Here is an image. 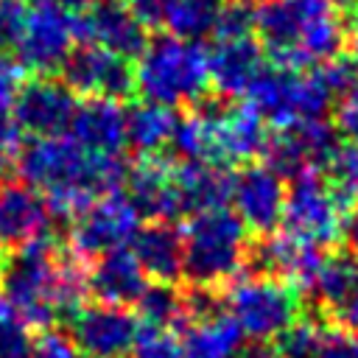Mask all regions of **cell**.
<instances>
[{"label": "cell", "instance_id": "e0dca14e", "mask_svg": "<svg viewBox=\"0 0 358 358\" xmlns=\"http://www.w3.org/2000/svg\"><path fill=\"white\" fill-rule=\"evenodd\" d=\"M76 95L64 81L36 78L17 92L14 120L22 131H34L36 137H59L70 126L76 112Z\"/></svg>", "mask_w": 358, "mask_h": 358}, {"label": "cell", "instance_id": "30bf717a", "mask_svg": "<svg viewBox=\"0 0 358 358\" xmlns=\"http://www.w3.org/2000/svg\"><path fill=\"white\" fill-rule=\"evenodd\" d=\"M285 182L266 162L243 165L229 185V199L235 204V215L246 229L271 232L282 221L285 210Z\"/></svg>", "mask_w": 358, "mask_h": 358}, {"label": "cell", "instance_id": "7a4b0ae2", "mask_svg": "<svg viewBox=\"0 0 358 358\" xmlns=\"http://www.w3.org/2000/svg\"><path fill=\"white\" fill-rule=\"evenodd\" d=\"M3 296L17 308L25 324L48 330L56 319L76 313L87 294V274L62 255L45 235L14 249L0 263Z\"/></svg>", "mask_w": 358, "mask_h": 358}, {"label": "cell", "instance_id": "2e32d148", "mask_svg": "<svg viewBox=\"0 0 358 358\" xmlns=\"http://www.w3.org/2000/svg\"><path fill=\"white\" fill-rule=\"evenodd\" d=\"M73 34L84 45H101L123 59L140 56L148 45L145 28L117 0H101L87 14H73Z\"/></svg>", "mask_w": 358, "mask_h": 358}, {"label": "cell", "instance_id": "1f68e13d", "mask_svg": "<svg viewBox=\"0 0 358 358\" xmlns=\"http://www.w3.org/2000/svg\"><path fill=\"white\" fill-rule=\"evenodd\" d=\"M330 171V185L344 196V199H358V145H336V151L327 159Z\"/></svg>", "mask_w": 358, "mask_h": 358}, {"label": "cell", "instance_id": "d6a6232c", "mask_svg": "<svg viewBox=\"0 0 358 358\" xmlns=\"http://www.w3.org/2000/svg\"><path fill=\"white\" fill-rule=\"evenodd\" d=\"M134 355L137 358H187L182 341L173 336V330L143 324L134 338Z\"/></svg>", "mask_w": 358, "mask_h": 358}, {"label": "cell", "instance_id": "8992f818", "mask_svg": "<svg viewBox=\"0 0 358 358\" xmlns=\"http://www.w3.org/2000/svg\"><path fill=\"white\" fill-rule=\"evenodd\" d=\"M227 316L238 330L255 341L280 338L299 316V296L294 288L271 274H246L227 291Z\"/></svg>", "mask_w": 358, "mask_h": 358}, {"label": "cell", "instance_id": "e575fe53", "mask_svg": "<svg viewBox=\"0 0 358 358\" xmlns=\"http://www.w3.org/2000/svg\"><path fill=\"white\" fill-rule=\"evenodd\" d=\"M31 358H84L76 341L59 330H42L31 341Z\"/></svg>", "mask_w": 358, "mask_h": 358}, {"label": "cell", "instance_id": "277c9868", "mask_svg": "<svg viewBox=\"0 0 358 358\" xmlns=\"http://www.w3.org/2000/svg\"><path fill=\"white\" fill-rule=\"evenodd\" d=\"M182 255V274L199 288H213L238 274L246 257V227L227 207L196 213L185 227Z\"/></svg>", "mask_w": 358, "mask_h": 358}, {"label": "cell", "instance_id": "484cf974", "mask_svg": "<svg viewBox=\"0 0 358 358\" xmlns=\"http://www.w3.org/2000/svg\"><path fill=\"white\" fill-rule=\"evenodd\" d=\"M322 255L319 246L296 238V235H274L255 252V263L263 268L260 274H280L285 280H296L302 285L310 282Z\"/></svg>", "mask_w": 358, "mask_h": 358}, {"label": "cell", "instance_id": "74e56055", "mask_svg": "<svg viewBox=\"0 0 358 358\" xmlns=\"http://www.w3.org/2000/svg\"><path fill=\"white\" fill-rule=\"evenodd\" d=\"M126 8L137 17V22L143 28H154V25H165V14L171 8V0H123Z\"/></svg>", "mask_w": 358, "mask_h": 358}, {"label": "cell", "instance_id": "d590c367", "mask_svg": "<svg viewBox=\"0 0 358 358\" xmlns=\"http://www.w3.org/2000/svg\"><path fill=\"white\" fill-rule=\"evenodd\" d=\"M22 148H25L22 129L17 126V120L14 117H0V173L20 162Z\"/></svg>", "mask_w": 358, "mask_h": 358}, {"label": "cell", "instance_id": "7bdbcfd3", "mask_svg": "<svg viewBox=\"0 0 358 358\" xmlns=\"http://www.w3.org/2000/svg\"><path fill=\"white\" fill-rule=\"evenodd\" d=\"M42 3H53V6H62V8H92L101 0H42Z\"/></svg>", "mask_w": 358, "mask_h": 358}, {"label": "cell", "instance_id": "4fadbf2b", "mask_svg": "<svg viewBox=\"0 0 358 358\" xmlns=\"http://www.w3.org/2000/svg\"><path fill=\"white\" fill-rule=\"evenodd\" d=\"M137 319L112 305L78 308L73 313V341L84 358H126L137 338Z\"/></svg>", "mask_w": 358, "mask_h": 358}, {"label": "cell", "instance_id": "ac0fdd59", "mask_svg": "<svg viewBox=\"0 0 358 358\" xmlns=\"http://www.w3.org/2000/svg\"><path fill=\"white\" fill-rule=\"evenodd\" d=\"M70 140L90 154L117 157L126 145V109L112 98H87L70 117Z\"/></svg>", "mask_w": 358, "mask_h": 358}, {"label": "cell", "instance_id": "8fae6325", "mask_svg": "<svg viewBox=\"0 0 358 358\" xmlns=\"http://www.w3.org/2000/svg\"><path fill=\"white\" fill-rule=\"evenodd\" d=\"M336 11V0H260L255 8V31L260 45L277 59L280 67H288V59L302 36V31Z\"/></svg>", "mask_w": 358, "mask_h": 358}, {"label": "cell", "instance_id": "cb8c5ba5", "mask_svg": "<svg viewBox=\"0 0 358 358\" xmlns=\"http://www.w3.org/2000/svg\"><path fill=\"white\" fill-rule=\"evenodd\" d=\"M140 268L145 277H154L159 285H171L182 277L185 255H182V235L168 221H157L143 227L134 235V249Z\"/></svg>", "mask_w": 358, "mask_h": 358}, {"label": "cell", "instance_id": "f6af8a7d", "mask_svg": "<svg viewBox=\"0 0 358 358\" xmlns=\"http://www.w3.org/2000/svg\"><path fill=\"white\" fill-rule=\"evenodd\" d=\"M355 90H358V76H355Z\"/></svg>", "mask_w": 358, "mask_h": 358}, {"label": "cell", "instance_id": "8d00e7d4", "mask_svg": "<svg viewBox=\"0 0 358 358\" xmlns=\"http://www.w3.org/2000/svg\"><path fill=\"white\" fill-rule=\"evenodd\" d=\"M20 92V67L0 50V117H8Z\"/></svg>", "mask_w": 358, "mask_h": 358}, {"label": "cell", "instance_id": "9c48e42d", "mask_svg": "<svg viewBox=\"0 0 358 358\" xmlns=\"http://www.w3.org/2000/svg\"><path fill=\"white\" fill-rule=\"evenodd\" d=\"M73 14L53 3H36L31 11H22L14 53L17 62L36 73H50L62 67L73 50Z\"/></svg>", "mask_w": 358, "mask_h": 358}, {"label": "cell", "instance_id": "7402d4cb", "mask_svg": "<svg viewBox=\"0 0 358 358\" xmlns=\"http://www.w3.org/2000/svg\"><path fill=\"white\" fill-rule=\"evenodd\" d=\"M87 288L101 299V305L123 308L140 302L148 288V277L143 274L131 249H115L95 260L92 271L87 274Z\"/></svg>", "mask_w": 358, "mask_h": 358}, {"label": "cell", "instance_id": "5bb4252c", "mask_svg": "<svg viewBox=\"0 0 358 358\" xmlns=\"http://www.w3.org/2000/svg\"><path fill=\"white\" fill-rule=\"evenodd\" d=\"M308 291L344 333H358V255L333 252L322 257Z\"/></svg>", "mask_w": 358, "mask_h": 358}, {"label": "cell", "instance_id": "603a6c76", "mask_svg": "<svg viewBox=\"0 0 358 358\" xmlns=\"http://www.w3.org/2000/svg\"><path fill=\"white\" fill-rule=\"evenodd\" d=\"M173 179V204L176 215H196L204 210L224 207L229 199L232 176L221 165L207 162H182L171 173Z\"/></svg>", "mask_w": 358, "mask_h": 358}, {"label": "cell", "instance_id": "7c38bea8", "mask_svg": "<svg viewBox=\"0 0 358 358\" xmlns=\"http://www.w3.org/2000/svg\"><path fill=\"white\" fill-rule=\"evenodd\" d=\"M64 84L90 98H112L120 101L134 87V73L129 62L101 45H81L70 50L62 64Z\"/></svg>", "mask_w": 358, "mask_h": 358}, {"label": "cell", "instance_id": "6da1fadb", "mask_svg": "<svg viewBox=\"0 0 358 358\" xmlns=\"http://www.w3.org/2000/svg\"><path fill=\"white\" fill-rule=\"evenodd\" d=\"M20 176L36 193H45L50 213L76 215L98 196L115 193L126 179L120 157L90 154L70 137H36L20 154Z\"/></svg>", "mask_w": 358, "mask_h": 358}, {"label": "cell", "instance_id": "ee69618b", "mask_svg": "<svg viewBox=\"0 0 358 358\" xmlns=\"http://www.w3.org/2000/svg\"><path fill=\"white\" fill-rule=\"evenodd\" d=\"M0 6H17V0H0Z\"/></svg>", "mask_w": 358, "mask_h": 358}, {"label": "cell", "instance_id": "ab89813d", "mask_svg": "<svg viewBox=\"0 0 358 358\" xmlns=\"http://www.w3.org/2000/svg\"><path fill=\"white\" fill-rule=\"evenodd\" d=\"M316 358H358V336L355 333H327Z\"/></svg>", "mask_w": 358, "mask_h": 358}, {"label": "cell", "instance_id": "f546056e", "mask_svg": "<svg viewBox=\"0 0 358 358\" xmlns=\"http://www.w3.org/2000/svg\"><path fill=\"white\" fill-rule=\"evenodd\" d=\"M137 305H140L145 324H151V327L171 330L185 319V296H179L171 285H159V282L148 285Z\"/></svg>", "mask_w": 358, "mask_h": 358}, {"label": "cell", "instance_id": "83f0119b", "mask_svg": "<svg viewBox=\"0 0 358 358\" xmlns=\"http://www.w3.org/2000/svg\"><path fill=\"white\" fill-rule=\"evenodd\" d=\"M224 11V0H171L165 25L171 36L185 42H199L215 34Z\"/></svg>", "mask_w": 358, "mask_h": 358}, {"label": "cell", "instance_id": "d4e9b609", "mask_svg": "<svg viewBox=\"0 0 358 358\" xmlns=\"http://www.w3.org/2000/svg\"><path fill=\"white\" fill-rule=\"evenodd\" d=\"M173 168H168L157 157H143L134 162V168L126 171V187L129 201L140 215H157V218H173Z\"/></svg>", "mask_w": 358, "mask_h": 358}, {"label": "cell", "instance_id": "f35d334b", "mask_svg": "<svg viewBox=\"0 0 358 358\" xmlns=\"http://www.w3.org/2000/svg\"><path fill=\"white\" fill-rule=\"evenodd\" d=\"M336 126H338V131H341L350 143L358 145V90H355V87L341 98L338 112H336Z\"/></svg>", "mask_w": 358, "mask_h": 358}, {"label": "cell", "instance_id": "b9f144b4", "mask_svg": "<svg viewBox=\"0 0 358 358\" xmlns=\"http://www.w3.org/2000/svg\"><path fill=\"white\" fill-rule=\"evenodd\" d=\"M238 358H282V355H280V350H271L266 344H255L249 350H241Z\"/></svg>", "mask_w": 358, "mask_h": 358}, {"label": "cell", "instance_id": "44dd1931", "mask_svg": "<svg viewBox=\"0 0 358 358\" xmlns=\"http://www.w3.org/2000/svg\"><path fill=\"white\" fill-rule=\"evenodd\" d=\"M263 73V48L252 36L218 39L207 53V76L221 95H246Z\"/></svg>", "mask_w": 358, "mask_h": 358}, {"label": "cell", "instance_id": "ba28073f", "mask_svg": "<svg viewBox=\"0 0 358 358\" xmlns=\"http://www.w3.org/2000/svg\"><path fill=\"white\" fill-rule=\"evenodd\" d=\"M140 232V213L123 193H106L90 201L73 215L70 246L81 257H101L115 249H126Z\"/></svg>", "mask_w": 358, "mask_h": 358}, {"label": "cell", "instance_id": "836d02e7", "mask_svg": "<svg viewBox=\"0 0 358 358\" xmlns=\"http://www.w3.org/2000/svg\"><path fill=\"white\" fill-rule=\"evenodd\" d=\"M255 28V8H249V3L243 0H232L224 3L215 36L218 39H238V36H249Z\"/></svg>", "mask_w": 358, "mask_h": 358}, {"label": "cell", "instance_id": "ffe728a7", "mask_svg": "<svg viewBox=\"0 0 358 358\" xmlns=\"http://www.w3.org/2000/svg\"><path fill=\"white\" fill-rule=\"evenodd\" d=\"M50 221L48 201L25 182H0V249H20L42 238Z\"/></svg>", "mask_w": 358, "mask_h": 358}, {"label": "cell", "instance_id": "5b68a950", "mask_svg": "<svg viewBox=\"0 0 358 358\" xmlns=\"http://www.w3.org/2000/svg\"><path fill=\"white\" fill-rule=\"evenodd\" d=\"M249 106L268 123L288 129L305 120H322L336 98L322 70L296 73L288 67L263 70L252 84Z\"/></svg>", "mask_w": 358, "mask_h": 358}, {"label": "cell", "instance_id": "52a82bcc", "mask_svg": "<svg viewBox=\"0 0 358 358\" xmlns=\"http://www.w3.org/2000/svg\"><path fill=\"white\" fill-rule=\"evenodd\" d=\"M344 201L347 199L316 171L296 173L291 187L285 190L282 224L288 235H296L313 246H324L341 232Z\"/></svg>", "mask_w": 358, "mask_h": 358}, {"label": "cell", "instance_id": "d6986e66", "mask_svg": "<svg viewBox=\"0 0 358 358\" xmlns=\"http://www.w3.org/2000/svg\"><path fill=\"white\" fill-rule=\"evenodd\" d=\"M213 120V157L215 165L224 162H249L266 151V120L246 103V106H227L210 109Z\"/></svg>", "mask_w": 358, "mask_h": 358}, {"label": "cell", "instance_id": "3957f363", "mask_svg": "<svg viewBox=\"0 0 358 358\" xmlns=\"http://www.w3.org/2000/svg\"><path fill=\"white\" fill-rule=\"evenodd\" d=\"M210 84L207 53L199 42H185L176 36H157L140 53L134 70V87L148 103L176 106L196 101Z\"/></svg>", "mask_w": 358, "mask_h": 358}, {"label": "cell", "instance_id": "4316f807", "mask_svg": "<svg viewBox=\"0 0 358 358\" xmlns=\"http://www.w3.org/2000/svg\"><path fill=\"white\" fill-rule=\"evenodd\" d=\"M176 123L179 117L171 106L143 101L126 112V143H131L143 157H151L159 148L171 145Z\"/></svg>", "mask_w": 358, "mask_h": 358}, {"label": "cell", "instance_id": "f1b7e54d", "mask_svg": "<svg viewBox=\"0 0 358 358\" xmlns=\"http://www.w3.org/2000/svg\"><path fill=\"white\" fill-rule=\"evenodd\" d=\"M171 145H173V151L185 162H207V165H215L210 109L207 112H193V115L182 117L176 123L173 137H171Z\"/></svg>", "mask_w": 358, "mask_h": 358}, {"label": "cell", "instance_id": "9a60e30c", "mask_svg": "<svg viewBox=\"0 0 358 358\" xmlns=\"http://www.w3.org/2000/svg\"><path fill=\"white\" fill-rule=\"evenodd\" d=\"M336 131L324 120H305L282 129L266 143V165L280 176H296L313 171L319 162H327L336 151Z\"/></svg>", "mask_w": 358, "mask_h": 358}, {"label": "cell", "instance_id": "60d3db41", "mask_svg": "<svg viewBox=\"0 0 358 358\" xmlns=\"http://www.w3.org/2000/svg\"><path fill=\"white\" fill-rule=\"evenodd\" d=\"M341 232H344V241H347L350 252H352V255H358V204L344 215Z\"/></svg>", "mask_w": 358, "mask_h": 358}, {"label": "cell", "instance_id": "4dcf8cb0", "mask_svg": "<svg viewBox=\"0 0 358 358\" xmlns=\"http://www.w3.org/2000/svg\"><path fill=\"white\" fill-rule=\"evenodd\" d=\"M327 333L313 319H296L280 336V355L282 358H316Z\"/></svg>", "mask_w": 358, "mask_h": 358}]
</instances>
